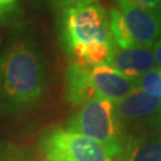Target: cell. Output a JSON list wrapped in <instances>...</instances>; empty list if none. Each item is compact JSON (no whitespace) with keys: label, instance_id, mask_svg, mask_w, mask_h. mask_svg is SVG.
I'll list each match as a JSON object with an SVG mask.
<instances>
[{"label":"cell","instance_id":"2e32d148","mask_svg":"<svg viewBox=\"0 0 161 161\" xmlns=\"http://www.w3.org/2000/svg\"><path fill=\"white\" fill-rule=\"evenodd\" d=\"M16 0H0V11L3 13L7 12L8 10H11L13 7V4H14Z\"/></svg>","mask_w":161,"mask_h":161},{"label":"cell","instance_id":"e0dca14e","mask_svg":"<svg viewBox=\"0 0 161 161\" xmlns=\"http://www.w3.org/2000/svg\"><path fill=\"white\" fill-rule=\"evenodd\" d=\"M156 121H158V123H159V125H160V128H161V109H160V111H159V114H158Z\"/></svg>","mask_w":161,"mask_h":161},{"label":"cell","instance_id":"4fadbf2b","mask_svg":"<svg viewBox=\"0 0 161 161\" xmlns=\"http://www.w3.org/2000/svg\"><path fill=\"white\" fill-rule=\"evenodd\" d=\"M58 5L61 6V8L70 10V8H79V7H85L93 4H97L98 0H58Z\"/></svg>","mask_w":161,"mask_h":161},{"label":"cell","instance_id":"9a60e30c","mask_svg":"<svg viewBox=\"0 0 161 161\" xmlns=\"http://www.w3.org/2000/svg\"><path fill=\"white\" fill-rule=\"evenodd\" d=\"M152 52L154 55V60H155V64L161 68V40L158 41L155 44L152 48Z\"/></svg>","mask_w":161,"mask_h":161},{"label":"cell","instance_id":"7c38bea8","mask_svg":"<svg viewBox=\"0 0 161 161\" xmlns=\"http://www.w3.org/2000/svg\"><path fill=\"white\" fill-rule=\"evenodd\" d=\"M136 88H140L148 94L161 97V68L154 67L134 79Z\"/></svg>","mask_w":161,"mask_h":161},{"label":"cell","instance_id":"d6986e66","mask_svg":"<svg viewBox=\"0 0 161 161\" xmlns=\"http://www.w3.org/2000/svg\"><path fill=\"white\" fill-rule=\"evenodd\" d=\"M160 3H161V0H160Z\"/></svg>","mask_w":161,"mask_h":161},{"label":"cell","instance_id":"3957f363","mask_svg":"<svg viewBox=\"0 0 161 161\" xmlns=\"http://www.w3.org/2000/svg\"><path fill=\"white\" fill-rule=\"evenodd\" d=\"M66 129L81 134L102 144L115 159L121 154L124 138L122 125L115 112V104L108 99L94 98L80 106Z\"/></svg>","mask_w":161,"mask_h":161},{"label":"cell","instance_id":"ba28073f","mask_svg":"<svg viewBox=\"0 0 161 161\" xmlns=\"http://www.w3.org/2000/svg\"><path fill=\"white\" fill-rule=\"evenodd\" d=\"M106 64L119 70L131 79H135L155 67L153 52L149 48L131 47L119 48L112 44Z\"/></svg>","mask_w":161,"mask_h":161},{"label":"cell","instance_id":"5bb4252c","mask_svg":"<svg viewBox=\"0 0 161 161\" xmlns=\"http://www.w3.org/2000/svg\"><path fill=\"white\" fill-rule=\"evenodd\" d=\"M140 7H144L147 10L155 12L159 16H161V3L160 0H127Z\"/></svg>","mask_w":161,"mask_h":161},{"label":"cell","instance_id":"ac0fdd59","mask_svg":"<svg viewBox=\"0 0 161 161\" xmlns=\"http://www.w3.org/2000/svg\"><path fill=\"white\" fill-rule=\"evenodd\" d=\"M1 13H3V12H1V11H0V14H1Z\"/></svg>","mask_w":161,"mask_h":161},{"label":"cell","instance_id":"6da1fadb","mask_svg":"<svg viewBox=\"0 0 161 161\" xmlns=\"http://www.w3.org/2000/svg\"><path fill=\"white\" fill-rule=\"evenodd\" d=\"M61 36L70 64L84 68L106 64L114 44L109 14L99 4L64 11Z\"/></svg>","mask_w":161,"mask_h":161},{"label":"cell","instance_id":"5b68a950","mask_svg":"<svg viewBox=\"0 0 161 161\" xmlns=\"http://www.w3.org/2000/svg\"><path fill=\"white\" fill-rule=\"evenodd\" d=\"M136 47L152 49L161 40V16L127 0H116Z\"/></svg>","mask_w":161,"mask_h":161},{"label":"cell","instance_id":"277c9868","mask_svg":"<svg viewBox=\"0 0 161 161\" xmlns=\"http://www.w3.org/2000/svg\"><path fill=\"white\" fill-rule=\"evenodd\" d=\"M40 147L47 161H116L102 144L61 128L46 132Z\"/></svg>","mask_w":161,"mask_h":161},{"label":"cell","instance_id":"7a4b0ae2","mask_svg":"<svg viewBox=\"0 0 161 161\" xmlns=\"http://www.w3.org/2000/svg\"><path fill=\"white\" fill-rule=\"evenodd\" d=\"M44 66L36 47L17 38L0 58V100L6 109H26L41 98Z\"/></svg>","mask_w":161,"mask_h":161},{"label":"cell","instance_id":"52a82bcc","mask_svg":"<svg viewBox=\"0 0 161 161\" xmlns=\"http://www.w3.org/2000/svg\"><path fill=\"white\" fill-rule=\"evenodd\" d=\"M161 109V97L148 94L135 88L125 98L115 103V112L121 123H137L158 117Z\"/></svg>","mask_w":161,"mask_h":161},{"label":"cell","instance_id":"30bf717a","mask_svg":"<svg viewBox=\"0 0 161 161\" xmlns=\"http://www.w3.org/2000/svg\"><path fill=\"white\" fill-rule=\"evenodd\" d=\"M90 69L70 64L66 74V97L74 106H82L94 98H97L93 90Z\"/></svg>","mask_w":161,"mask_h":161},{"label":"cell","instance_id":"8fae6325","mask_svg":"<svg viewBox=\"0 0 161 161\" xmlns=\"http://www.w3.org/2000/svg\"><path fill=\"white\" fill-rule=\"evenodd\" d=\"M109 25H110V32L112 37V42L119 48H131L136 47L131 36L128 31L123 14L118 7H111L109 11Z\"/></svg>","mask_w":161,"mask_h":161},{"label":"cell","instance_id":"8992f818","mask_svg":"<svg viewBox=\"0 0 161 161\" xmlns=\"http://www.w3.org/2000/svg\"><path fill=\"white\" fill-rule=\"evenodd\" d=\"M90 79L97 98L108 99L114 104L136 88L134 79L106 64L90 69Z\"/></svg>","mask_w":161,"mask_h":161},{"label":"cell","instance_id":"9c48e42d","mask_svg":"<svg viewBox=\"0 0 161 161\" xmlns=\"http://www.w3.org/2000/svg\"><path fill=\"white\" fill-rule=\"evenodd\" d=\"M117 161H161V135H130L124 138Z\"/></svg>","mask_w":161,"mask_h":161}]
</instances>
